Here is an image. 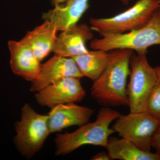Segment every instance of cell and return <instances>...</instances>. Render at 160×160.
I'll use <instances>...</instances> for the list:
<instances>
[{"mask_svg":"<svg viewBox=\"0 0 160 160\" xmlns=\"http://www.w3.org/2000/svg\"><path fill=\"white\" fill-rule=\"evenodd\" d=\"M129 77L127 95L130 112H146L148 98L158 80L155 69L149 65L146 54L132 53Z\"/></svg>","mask_w":160,"mask_h":160,"instance_id":"cell-5","label":"cell"},{"mask_svg":"<svg viewBox=\"0 0 160 160\" xmlns=\"http://www.w3.org/2000/svg\"><path fill=\"white\" fill-rule=\"evenodd\" d=\"M109 63L91 88L92 97L103 107L127 105V80L130 74V60L133 51H111Z\"/></svg>","mask_w":160,"mask_h":160,"instance_id":"cell-1","label":"cell"},{"mask_svg":"<svg viewBox=\"0 0 160 160\" xmlns=\"http://www.w3.org/2000/svg\"><path fill=\"white\" fill-rule=\"evenodd\" d=\"M93 37L91 27L86 24L77 25L62 31L57 37L53 52L55 55L73 58L89 51L86 43Z\"/></svg>","mask_w":160,"mask_h":160,"instance_id":"cell-10","label":"cell"},{"mask_svg":"<svg viewBox=\"0 0 160 160\" xmlns=\"http://www.w3.org/2000/svg\"><path fill=\"white\" fill-rule=\"evenodd\" d=\"M154 69L157 74L158 79V80H160V66L155 67Z\"/></svg>","mask_w":160,"mask_h":160,"instance_id":"cell-21","label":"cell"},{"mask_svg":"<svg viewBox=\"0 0 160 160\" xmlns=\"http://www.w3.org/2000/svg\"><path fill=\"white\" fill-rule=\"evenodd\" d=\"M68 0H52V2L55 5H60L64 2H65Z\"/></svg>","mask_w":160,"mask_h":160,"instance_id":"cell-20","label":"cell"},{"mask_svg":"<svg viewBox=\"0 0 160 160\" xmlns=\"http://www.w3.org/2000/svg\"><path fill=\"white\" fill-rule=\"evenodd\" d=\"M160 6V0H159Z\"/></svg>","mask_w":160,"mask_h":160,"instance_id":"cell-23","label":"cell"},{"mask_svg":"<svg viewBox=\"0 0 160 160\" xmlns=\"http://www.w3.org/2000/svg\"><path fill=\"white\" fill-rule=\"evenodd\" d=\"M80 78L66 77L37 92L35 99L40 106L52 108L61 104L80 102L86 95Z\"/></svg>","mask_w":160,"mask_h":160,"instance_id":"cell-8","label":"cell"},{"mask_svg":"<svg viewBox=\"0 0 160 160\" xmlns=\"http://www.w3.org/2000/svg\"><path fill=\"white\" fill-rule=\"evenodd\" d=\"M15 142L22 155L31 158L42 147L50 134L48 115L38 114L28 104L22 109L20 122L16 124Z\"/></svg>","mask_w":160,"mask_h":160,"instance_id":"cell-6","label":"cell"},{"mask_svg":"<svg viewBox=\"0 0 160 160\" xmlns=\"http://www.w3.org/2000/svg\"><path fill=\"white\" fill-rule=\"evenodd\" d=\"M89 0H68L64 5H55L54 9L44 13L43 19L48 21L58 31H63L76 26L89 8Z\"/></svg>","mask_w":160,"mask_h":160,"instance_id":"cell-13","label":"cell"},{"mask_svg":"<svg viewBox=\"0 0 160 160\" xmlns=\"http://www.w3.org/2000/svg\"><path fill=\"white\" fill-rule=\"evenodd\" d=\"M160 8L159 0H138L119 14L109 18H91L92 30L102 33H122L146 25Z\"/></svg>","mask_w":160,"mask_h":160,"instance_id":"cell-4","label":"cell"},{"mask_svg":"<svg viewBox=\"0 0 160 160\" xmlns=\"http://www.w3.org/2000/svg\"><path fill=\"white\" fill-rule=\"evenodd\" d=\"M102 38L92 40L90 46L93 50L112 51L127 49L138 54H147L150 46L160 45V8L145 26L122 33H102Z\"/></svg>","mask_w":160,"mask_h":160,"instance_id":"cell-3","label":"cell"},{"mask_svg":"<svg viewBox=\"0 0 160 160\" xmlns=\"http://www.w3.org/2000/svg\"><path fill=\"white\" fill-rule=\"evenodd\" d=\"M120 115L116 110L103 107L93 122L86 123L73 132L58 134L55 140V154L65 155L85 145L106 148L109 137L115 132L110 125Z\"/></svg>","mask_w":160,"mask_h":160,"instance_id":"cell-2","label":"cell"},{"mask_svg":"<svg viewBox=\"0 0 160 160\" xmlns=\"http://www.w3.org/2000/svg\"><path fill=\"white\" fill-rule=\"evenodd\" d=\"M94 112L93 109L78 106L75 103L54 106L48 115L50 133L62 131L70 126H82L88 122Z\"/></svg>","mask_w":160,"mask_h":160,"instance_id":"cell-11","label":"cell"},{"mask_svg":"<svg viewBox=\"0 0 160 160\" xmlns=\"http://www.w3.org/2000/svg\"><path fill=\"white\" fill-rule=\"evenodd\" d=\"M160 121L146 112L120 115L112 127L121 137L134 143L145 151H150L152 140Z\"/></svg>","mask_w":160,"mask_h":160,"instance_id":"cell-7","label":"cell"},{"mask_svg":"<svg viewBox=\"0 0 160 160\" xmlns=\"http://www.w3.org/2000/svg\"><path fill=\"white\" fill-rule=\"evenodd\" d=\"M110 53L104 50H93L72 58L83 77L93 81L99 77L109 63Z\"/></svg>","mask_w":160,"mask_h":160,"instance_id":"cell-16","label":"cell"},{"mask_svg":"<svg viewBox=\"0 0 160 160\" xmlns=\"http://www.w3.org/2000/svg\"><path fill=\"white\" fill-rule=\"evenodd\" d=\"M110 159L121 160H160L156 153L140 149L129 140L112 138L106 147Z\"/></svg>","mask_w":160,"mask_h":160,"instance_id":"cell-15","label":"cell"},{"mask_svg":"<svg viewBox=\"0 0 160 160\" xmlns=\"http://www.w3.org/2000/svg\"><path fill=\"white\" fill-rule=\"evenodd\" d=\"M146 112L160 121V80H158L149 95Z\"/></svg>","mask_w":160,"mask_h":160,"instance_id":"cell-17","label":"cell"},{"mask_svg":"<svg viewBox=\"0 0 160 160\" xmlns=\"http://www.w3.org/2000/svg\"><path fill=\"white\" fill-rule=\"evenodd\" d=\"M92 160H109L110 159L108 152H101L97 153L91 158Z\"/></svg>","mask_w":160,"mask_h":160,"instance_id":"cell-19","label":"cell"},{"mask_svg":"<svg viewBox=\"0 0 160 160\" xmlns=\"http://www.w3.org/2000/svg\"><path fill=\"white\" fill-rule=\"evenodd\" d=\"M124 5H127L129 3V0H120Z\"/></svg>","mask_w":160,"mask_h":160,"instance_id":"cell-22","label":"cell"},{"mask_svg":"<svg viewBox=\"0 0 160 160\" xmlns=\"http://www.w3.org/2000/svg\"><path fill=\"white\" fill-rule=\"evenodd\" d=\"M152 147L156 150V153L160 157V123L152 140Z\"/></svg>","mask_w":160,"mask_h":160,"instance_id":"cell-18","label":"cell"},{"mask_svg":"<svg viewBox=\"0 0 160 160\" xmlns=\"http://www.w3.org/2000/svg\"><path fill=\"white\" fill-rule=\"evenodd\" d=\"M66 77H83L72 58L54 55L53 57L41 64L39 74L32 82L30 91L38 92L54 82Z\"/></svg>","mask_w":160,"mask_h":160,"instance_id":"cell-9","label":"cell"},{"mask_svg":"<svg viewBox=\"0 0 160 160\" xmlns=\"http://www.w3.org/2000/svg\"><path fill=\"white\" fill-rule=\"evenodd\" d=\"M10 66L15 74L27 81H34L39 74L41 64L32 49L22 40L9 41Z\"/></svg>","mask_w":160,"mask_h":160,"instance_id":"cell-12","label":"cell"},{"mask_svg":"<svg viewBox=\"0 0 160 160\" xmlns=\"http://www.w3.org/2000/svg\"><path fill=\"white\" fill-rule=\"evenodd\" d=\"M58 31L50 22L45 21L42 25L29 32L22 40L29 46L41 62L53 51Z\"/></svg>","mask_w":160,"mask_h":160,"instance_id":"cell-14","label":"cell"}]
</instances>
